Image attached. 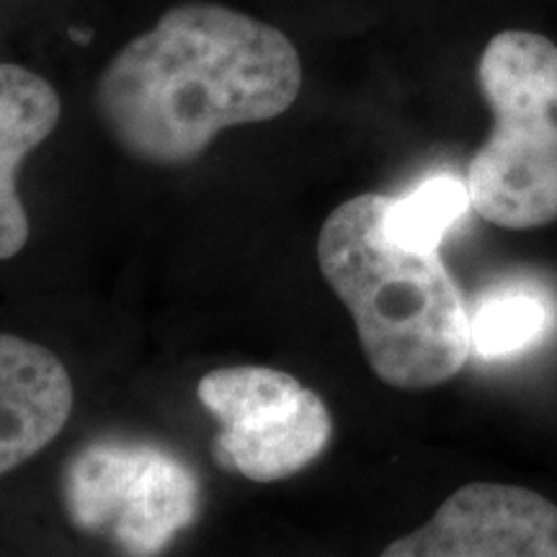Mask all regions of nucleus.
<instances>
[{"label":"nucleus","instance_id":"nucleus-1","mask_svg":"<svg viewBox=\"0 0 557 557\" xmlns=\"http://www.w3.org/2000/svg\"><path fill=\"white\" fill-rule=\"evenodd\" d=\"M302 90L284 32L220 3L173 5L96 83V114L137 163L181 169L220 132L282 116Z\"/></svg>","mask_w":557,"mask_h":557},{"label":"nucleus","instance_id":"nucleus-2","mask_svg":"<svg viewBox=\"0 0 557 557\" xmlns=\"http://www.w3.org/2000/svg\"><path fill=\"white\" fill-rule=\"evenodd\" d=\"M385 207L382 194H359L333 209L318 235V267L380 382L431 389L468 364L470 302L438 250L389 238Z\"/></svg>","mask_w":557,"mask_h":557},{"label":"nucleus","instance_id":"nucleus-3","mask_svg":"<svg viewBox=\"0 0 557 557\" xmlns=\"http://www.w3.org/2000/svg\"><path fill=\"white\" fill-rule=\"evenodd\" d=\"M493 114L491 135L470 160L478 218L504 230L557 220V45L534 32H500L478 62Z\"/></svg>","mask_w":557,"mask_h":557},{"label":"nucleus","instance_id":"nucleus-4","mask_svg":"<svg viewBox=\"0 0 557 557\" xmlns=\"http://www.w3.org/2000/svg\"><path fill=\"white\" fill-rule=\"evenodd\" d=\"M62 504L75 529L145 557L197 524L201 483L184 459L158 444L96 438L67 459Z\"/></svg>","mask_w":557,"mask_h":557},{"label":"nucleus","instance_id":"nucleus-5","mask_svg":"<svg viewBox=\"0 0 557 557\" xmlns=\"http://www.w3.org/2000/svg\"><path fill=\"white\" fill-rule=\"evenodd\" d=\"M197 395L220 423L214 462L250 483L295 478L331 444L333 418L325 400L282 369H212L199 380Z\"/></svg>","mask_w":557,"mask_h":557},{"label":"nucleus","instance_id":"nucleus-6","mask_svg":"<svg viewBox=\"0 0 557 557\" xmlns=\"http://www.w3.org/2000/svg\"><path fill=\"white\" fill-rule=\"evenodd\" d=\"M385 557H557V506L521 485L470 483Z\"/></svg>","mask_w":557,"mask_h":557},{"label":"nucleus","instance_id":"nucleus-7","mask_svg":"<svg viewBox=\"0 0 557 557\" xmlns=\"http://www.w3.org/2000/svg\"><path fill=\"white\" fill-rule=\"evenodd\" d=\"M73 403V380L50 348L0 333V478L50 447Z\"/></svg>","mask_w":557,"mask_h":557},{"label":"nucleus","instance_id":"nucleus-8","mask_svg":"<svg viewBox=\"0 0 557 557\" xmlns=\"http://www.w3.org/2000/svg\"><path fill=\"white\" fill-rule=\"evenodd\" d=\"M60 96L29 67L0 62V261L18 256L32 227L18 197V169L60 122Z\"/></svg>","mask_w":557,"mask_h":557},{"label":"nucleus","instance_id":"nucleus-9","mask_svg":"<svg viewBox=\"0 0 557 557\" xmlns=\"http://www.w3.org/2000/svg\"><path fill=\"white\" fill-rule=\"evenodd\" d=\"M555 299L529 276L487 284L470 302L472 354L480 359H511L532 351L555 329Z\"/></svg>","mask_w":557,"mask_h":557},{"label":"nucleus","instance_id":"nucleus-10","mask_svg":"<svg viewBox=\"0 0 557 557\" xmlns=\"http://www.w3.org/2000/svg\"><path fill=\"white\" fill-rule=\"evenodd\" d=\"M468 209H472L468 181L455 173H434L403 197H387L385 230L408 248L438 250Z\"/></svg>","mask_w":557,"mask_h":557}]
</instances>
